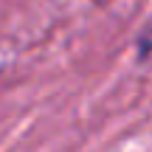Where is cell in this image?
I'll list each match as a JSON object with an SVG mask.
<instances>
[{
	"mask_svg": "<svg viewBox=\"0 0 152 152\" xmlns=\"http://www.w3.org/2000/svg\"><path fill=\"white\" fill-rule=\"evenodd\" d=\"M135 48H138V56H149L152 54V20L141 28V34L135 39Z\"/></svg>",
	"mask_w": 152,
	"mask_h": 152,
	"instance_id": "1",
	"label": "cell"
}]
</instances>
